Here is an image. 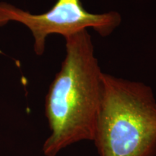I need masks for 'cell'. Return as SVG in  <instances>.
<instances>
[{
    "instance_id": "cell-1",
    "label": "cell",
    "mask_w": 156,
    "mask_h": 156,
    "mask_svg": "<svg viewBox=\"0 0 156 156\" xmlns=\"http://www.w3.org/2000/svg\"><path fill=\"white\" fill-rule=\"evenodd\" d=\"M66 56L46 96L50 135L42 151L56 156L81 141H93L100 112L102 75L87 30L65 38Z\"/></svg>"
},
{
    "instance_id": "cell-2",
    "label": "cell",
    "mask_w": 156,
    "mask_h": 156,
    "mask_svg": "<svg viewBox=\"0 0 156 156\" xmlns=\"http://www.w3.org/2000/svg\"><path fill=\"white\" fill-rule=\"evenodd\" d=\"M93 142L99 156H156V100L152 89L103 73Z\"/></svg>"
},
{
    "instance_id": "cell-3",
    "label": "cell",
    "mask_w": 156,
    "mask_h": 156,
    "mask_svg": "<svg viewBox=\"0 0 156 156\" xmlns=\"http://www.w3.org/2000/svg\"><path fill=\"white\" fill-rule=\"evenodd\" d=\"M9 21L22 23L30 30L34 39V51L41 56L49 35L59 34L66 38L92 28L101 36H107L120 25L122 17L114 11L102 14L89 12L80 0H57L49 10L40 15L0 3V26Z\"/></svg>"
}]
</instances>
